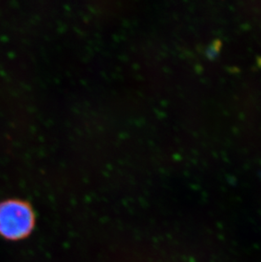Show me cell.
I'll return each instance as SVG.
<instances>
[{"mask_svg": "<svg viewBox=\"0 0 261 262\" xmlns=\"http://www.w3.org/2000/svg\"><path fill=\"white\" fill-rule=\"evenodd\" d=\"M34 210L27 201L10 199L0 202V236L10 241L28 237L34 229Z\"/></svg>", "mask_w": 261, "mask_h": 262, "instance_id": "obj_1", "label": "cell"}]
</instances>
